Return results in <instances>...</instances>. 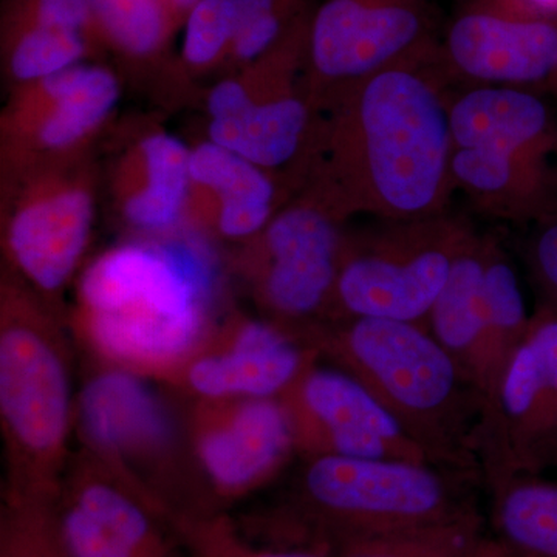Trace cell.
<instances>
[{
    "label": "cell",
    "mask_w": 557,
    "mask_h": 557,
    "mask_svg": "<svg viewBox=\"0 0 557 557\" xmlns=\"http://www.w3.org/2000/svg\"><path fill=\"white\" fill-rule=\"evenodd\" d=\"M454 185L494 218L547 220L557 215V171L549 161L487 149H454Z\"/></svg>",
    "instance_id": "44dd1931"
},
{
    "label": "cell",
    "mask_w": 557,
    "mask_h": 557,
    "mask_svg": "<svg viewBox=\"0 0 557 557\" xmlns=\"http://www.w3.org/2000/svg\"><path fill=\"white\" fill-rule=\"evenodd\" d=\"M321 112L306 87L255 98L236 115L209 120L208 139L270 172L289 170L302 183Z\"/></svg>",
    "instance_id": "d6986e66"
},
{
    "label": "cell",
    "mask_w": 557,
    "mask_h": 557,
    "mask_svg": "<svg viewBox=\"0 0 557 557\" xmlns=\"http://www.w3.org/2000/svg\"><path fill=\"white\" fill-rule=\"evenodd\" d=\"M100 44L79 33L49 27L2 28V60L16 86L38 83L89 61Z\"/></svg>",
    "instance_id": "83f0119b"
},
{
    "label": "cell",
    "mask_w": 557,
    "mask_h": 557,
    "mask_svg": "<svg viewBox=\"0 0 557 557\" xmlns=\"http://www.w3.org/2000/svg\"><path fill=\"white\" fill-rule=\"evenodd\" d=\"M483 296L487 332V395L509 358L527 339L533 317L528 314L525 298L511 260L491 237H487Z\"/></svg>",
    "instance_id": "d4e9b609"
},
{
    "label": "cell",
    "mask_w": 557,
    "mask_h": 557,
    "mask_svg": "<svg viewBox=\"0 0 557 557\" xmlns=\"http://www.w3.org/2000/svg\"><path fill=\"white\" fill-rule=\"evenodd\" d=\"M474 236L467 220L449 212L381 220L372 228L347 233L324 322L373 318L426 327L457 256Z\"/></svg>",
    "instance_id": "8992f818"
},
{
    "label": "cell",
    "mask_w": 557,
    "mask_h": 557,
    "mask_svg": "<svg viewBox=\"0 0 557 557\" xmlns=\"http://www.w3.org/2000/svg\"><path fill=\"white\" fill-rule=\"evenodd\" d=\"M317 357L277 322L247 321L230 347L194 359L186 383L194 394L214 399L281 398Z\"/></svg>",
    "instance_id": "2e32d148"
},
{
    "label": "cell",
    "mask_w": 557,
    "mask_h": 557,
    "mask_svg": "<svg viewBox=\"0 0 557 557\" xmlns=\"http://www.w3.org/2000/svg\"><path fill=\"white\" fill-rule=\"evenodd\" d=\"M121 84L112 69L81 62L20 87L9 134L42 160H69L100 132L119 106Z\"/></svg>",
    "instance_id": "4fadbf2b"
},
{
    "label": "cell",
    "mask_w": 557,
    "mask_h": 557,
    "mask_svg": "<svg viewBox=\"0 0 557 557\" xmlns=\"http://www.w3.org/2000/svg\"><path fill=\"white\" fill-rule=\"evenodd\" d=\"M480 471L339 456H306L281 518L278 547L330 545L428 525L479 508Z\"/></svg>",
    "instance_id": "277c9868"
},
{
    "label": "cell",
    "mask_w": 557,
    "mask_h": 557,
    "mask_svg": "<svg viewBox=\"0 0 557 557\" xmlns=\"http://www.w3.org/2000/svg\"><path fill=\"white\" fill-rule=\"evenodd\" d=\"M239 557H325L319 553L309 552L302 548L276 547L269 549H259V552H245Z\"/></svg>",
    "instance_id": "e575fe53"
},
{
    "label": "cell",
    "mask_w": 557,
    "mask_h": 557,
    "mask_svg": "<svg viewBox=\"0 0 557 557\" xmlns=\"http://www.w3.org/2000/svg\"><path fill=\"white\" fill-rule=\"evenodd\" d=\"M76 423L95 454L127 471L170 456L177 424L166 401L138 373L104 370L81 391Z\"/></svg>",
    "instance_id": "5bb4252c"
},
{
    "label": "cell",
    "mask_w": 557,
    "mask_h": 557,
    "mask_svg": "<svg viewBox=\"0 0 557 557\" xmlns=\"http://www.w3.org/2000/svg\"><path fill=\"white\" fill-rule=\"evenodd\" d=\"M237 0H200L186 16L180 60L193 72H208L228 62L236 38Z\"/></svg>",
    "instance_id": "f1b7e54d"
},
{
    "label": "cell",
    "mask_w": 557,
    "mask_h": 557,
    "mask_svg": "<svg viewBox=\"0 0 557 557\" xmlns=\"http://www.w3.org/2000/svg\"><path fill=\"white\" fill-rule=\"evenodd\" d=\"M346 220L317 190L302 186L255 237L259 299L295 336L329 317Z\"/></svg>",
    "instance_id": "ba28073f"
},
{
    "label": "cell",
    "mask_w": 557,
    "mask_h": 557,
    "mask_svg": "<svg viewBox=\"0 0 557 557\" xmlns=\"http://www.w3.org/2000/svg\"><path fill=\"white\" fill-rule=\"evenodd\" d=\"M542 306L557 311V215L542 220L527 256Z\"/></svg>",
    "instance_id": "d6a6232c"
},
{
    "label": "cell",
    "mask_w": 557,
    "mask_h": 557,
    "mask_svg": "<svg viewBox=\"0 0 557 557\" xmlns=\"http://www.w3.org/2000/svg\"><path fill=\"white\" fill-rule=\"evenodd\" d=\"M435 0H324L311 14L304 87L319 112L381 70L440 49Z\"/></svg>",
    "instance_id": "52a82bcc"
},
{
    "label": "cell",
    "mask_w": 557,
    "mask_h": 557,
    "mask_svg": "<svg viewBox=\"0 0 557 557\" xmlns=\"http://www.w3.org/2000/svg\"><path fill=\"white\" fill-rule=\"evenodd\" d=\"M299 338L361 381L432 463L480 471L483 395L426 327L359 318L311 325Z\"/></svg>",
    "instance_id": "3957f363"
},
{
    "label": "cell",
    "mask_w": 557,
    "mask_h": 557,
    "mask_svg": "<svg viewBox=\"0 0 557 557\" xmlns=\"http://www.w3.org/2000/svg\"><path fill=\"white\" fill-rule=\"evenodd\" d=\"M218 285V260L197 234L119 245L81 274V330L120 368L172 369L203 343Z\"/></svg>",
    "instance_id": "7a4b0ae2"
},
{
    "label": "cell",
    "mask_w": 557,
    "mask_h": 557,
    "mask_svg": "<svg viewBox=\"0 0 557 557\" xmlns=\"http://www.w3.org/2000/svg\"><path fill=\"white\" fill-rule=\"evenodd\" d=\"M0 416L21 502L49 504L72 423L67 355L30 299L3 287Z\"/></svg>",
    "instance_id": "5b68a950"
},
{
    "label": "cell",
    "mask_w": 557,
    "mask_h": 557,
    "mask_svg": "<svg viewBox=\"0 0 557 557\" xmlns=\"http://www.w3.org/2000/svg\"><path fill=\"white\" fill-rule=\"evenodd\" d=\"M450 78L557 97V20L507 0H468L440 40Z\"/></svg>",
    "instance_id": "9c48e42d"
},
{
    "label": "cell",
    "mask_w": 557,
    "mask_h": 557,
    "mask_svg": "<svg viewBox=\"0 0 557 557\" xmlns=\"http://www.w3.org/2000/svg\"><path fill=\"white\" fill-rule=\"evenodd\" d=\"M11 27L60 28L104 47L89 0H3L2 28Z\"/></svg>",
    "instance_id": "4dcf8cb0"
},
{
    "label": "cell",
    "mask_w": 557,
    "mask_h": 557,
    "mask_svg": "<svg viewBox=\"0 0 557 557\" xmlns=\"http://www.w3.org/2000/svg\"><path fill=\"white\" fill-rule=\"evenodd\" d=\"M168 2H170L172 11H174L178 24L183 27L189 11L193 10V7L196 5L197 2H200V0H168Z\"/></svg>",
    "instance_id": "d590c367"
},
{
    "label": "cell",
    "mask_w": 557,
    "mask_h": 557,
    "mask_svg": "<svg viewBox=\"0 0 557 557\" xmlns=\"http://www.w3.org/2000/svg\"><path fill=\"white\" fill-rule=\"evenodd\" d=\"M7 220V252L40 295L64 289L94 231V183L83 171L50 164L32 170Z\"/></svg>",
    "instance_id": "8fae6325"
},
{
    "label": "cell",
    "mask_w": 557,
    "mask_h": 557,
    "mask_svg": "<svg viewBox=\"0 0 557 557\" xmlns=\"http://www.w3.org/2000/svg\"><path fill=\"white\" fill-rule=\"evenodd\" d=\"M454 149H487L549 161L557 153V123L536 91L472 86L449 98Z\"/></svg>",
    "instance_id": "e0dca14e"
},
{
    "label": "cell",
    "mask_w": 557,
    "mask_h": 557,
    "mask_svg": "<svg viewBox=\"0 0 557 557\" xmlns=\"http://www.w3.org/2000/svg\"><path fill=\"white\" fill-rule=\"evenodd\" d=\"M519 9L557 20V0H507Z\"/></svg>",
    "instance_id": "836d02e7"
},
{
    "label": "cell",
    "mask_w": 557,
    "mask_h": 557,
    "mask_svg": "<svg viewBox=\"0 0 557 557\" xmlns=\"http://www.w3.org/2000/svg\"><path fill=\"white\" fill-rule=\"evenodd\" d=\"M50 518L62 557H143L70 498Z\"/></svg>",
    "instance_id": "f546056e"
},
{
    "label": "cell",
    "mask_w": 557,
    "mask_h": 557,
    "mask_svg": "<svg viewBox=\"0 0 557 557\" xmlns=\"http://www.w3.org/2000/svg\"><path fill=\"white\" fill-rule=\"evenodd\" d=\"M502 556H504V555H502Z\"/></svg>",
    "instance_id": "8d00e7d4"
},
{
    "label": "cell",
    "mask_w": 557,
    "mask_h": 557,
    "mask_svg": "<svg viewBox=\"0 0 557 557\" xmlns=\"http://www.w3.org/2000/svg\"><path fill=\"white\" fill-rule=\"evenodd\" d=\"M102 46L132 62L157 61L182 25L168 0H89Z\"/></svg>",
    "instance_id": "484cf974"
},
{
    "label": "cell",
    "mask_w": 557,
    "mask_h": 557,
    "mask_svg": "<svg viewBox=\"0 0 557 557\" xmlns=\"http://www.w3.org/2000/svg\"><path fill=\"white\" fill-rule=\"evenodd\" d=\"M325 557H504L480 508L428 525L330 545Z\"/></svg>",
    "instance_id": "cb8c5ba5"
},
{
    "label": "cell",
    "mask_w": 557,
    "mask_h": 557,
    "mask_svg": "<svg viewBox=\"0 0 557 557\" xmlns=\"http://www.w3.org/2000/svg\"><path fill=\"white\" fill-rule=\"evenodd\" d=\"M487 237L475 234L457 256L429 313V333L483 395L487 391V332L483 274Z\"/></svg>",
    "instance_id": "7402d4cb"
},
{
    "label": "cell",
    "mask_w": 557,
    "mask_h": 557,
    "mask_svg": "<svg viewBox=\"0 0 557 557\" xmlns=\"http://www.w3.org/2000/svg\"><path fill=\"white\" fill-rule=\"evenodd\" d=\"M193 189L214 197L215 230L231 240L255 239L289 199L285 186L292 178L278 177L244 157L205 139L190 149Z\"/></svg>",
    "instance_id": "ffe728a7"
},
{
    "label": "cell",
    "mask_w": 557,
    "mask_h": 557,
    "mask_svg": "<svg viewBox=\"0 0 557 557\" xmlns=\"http://www.w3.org/2000/svg\"><path fill=\"white\" fill-rule=\"evenodd\" d=\"M102 527L123 539L143 557H171L170 541L156 520V511L119 479H81L67 497Z\"/></svg>",
    "instance_id": "4316f807"
},
{
    "label": "cell",
    "mask_w": 557,
    "mask_h": 557,
    "mask_svg": "<svg viewBox=\"0 0 557 557\" xmlns=\"http://www.w3.org/2000/svg\"><path fill=\"white\" fill-rule=\"evenodd\" d=\"M189 160L190 149L182 139L160 129L146 132L116 168L121 220L152 236L177 231L193 197Z\"/></svg>",
    "instance_id": "ac0fdd59"
},
{
    "label": "cell",
    "mask_w": 557,
    "mask_h": 557,
    "mask_svg": "<svg viewBox=\"0 0 557 557\" xmlns=\"http://www.w3.org/2000/svg\"><path fill=\"white\" fill-rule=\"evenodd\" d=\"M491 534L504 557H557V483L519 474L487 483Z\"/></svg>",
    "instance_id": "603a6c76"
},
{
    "label": "cell",
    "mask_w": 557,
    "mask_h": 557,
    "mask_svg": "<svg viewBox=\"0 0 557 557\" xmlns=\"http://www.w3.org/2000/svg\"><path fill=\"white\" fill-rule=\"evenodd\" d=\"M440 49L381 70L321 110L304 186L344 219L412 220L448 212L454 145Z\"/></svg>",
    "instance_id": "6da1fadb"
},
{
    "label": "cell",
    "mask_w": 557,
    "mask_h": 557,
    "mask_svg": "<svg viewBox=\"0 0 557 557\" xmlns=\"http://www.w3.org/2000/svg\"><path fill=\"white\" fill-rule=\"evenodd\" d=\"M304 456L432 463L397 418L361 381L339 368L311 362L282 395Z\"/></svg>",
    "instance_id": "30bf717a"
},
{
    "label": "cell",
    "mask_w": 557,
    "mask_h": 557,
    "mask_svg": "<svg viewBox=\"0 0 557 557\" xmlns=\"http://www.w3.org/2000/svg\"><path fill=\"white\" fill-rule=\"evenodd\" d=\"M201 418L194 454L220 496L236 497L273 478L296 450L282 398L233 399Z\"/></svg>",
    "instance_id": "9a60e30c"
},
{
    "label": "cell",
    "mask_w": 557,
    "mask_h": 557,
    "mask_svg": "<svg viewBox=\"0 0 557 557\" xmlns=\"http://www.w3.org/2000/svg\"><path fill=\"white\" fill-rule=\"evenodd\" d=\"M475 454L485 485L557 468V370L528 336L483 401Z\"/></svg>",
    "instance_id": "7c38bea8"
},
{
    "label": "cell",
    "mask_w": 557,
    "mask_h": 557,
    "mask_svg": "<svg viewBox=\"0 0 557 557\" xmlns=\"http://www.w3.org/2000/svg\"><path fill=\"white\" fill-rule=\"evenodd\" d=\"M16 509L3 531L2 557H62L46 504L17 502Z\"/></svg>",
    "instance_id": "1f68e13d"
}]
</instances>
